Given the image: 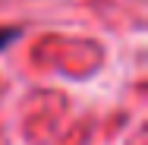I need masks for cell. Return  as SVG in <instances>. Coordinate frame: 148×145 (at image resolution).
<instances>
[{
  "label": "cell",
  "mask_w": 148,
  "mask_h": 145,
  "mask_svg": "<svg viewBox=\"0 0 148 145\" xmlns=\"http://www.w3.org/2000/svg\"><path fill=\"white\" fill-rule=\"evenodd\" d=\"M16 38H19V32H16V29H0V47H6V44L16 41Z\"/></svg>",
  "instance_id": "6da1fadb"
}]
</instances>
